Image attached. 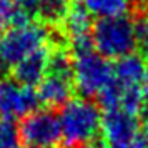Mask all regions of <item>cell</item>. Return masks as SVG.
I'll return each instance as SVG.
<instances>
[{"mask_svg":"<svg viewBox=\"0 0 148 148\" xmlns=\"http://www.w3.org/2000/svg\"><path fill=\"white\" fill-rule=\"evenodd\" d=\"M148 87V67L138 55H128L116 60L113 67V82L100 103L107 110H125L138 115L145 110Z\"/></svg>","mask_w":148,"mask_h":148,"instance_id":"cell-1","label":"cell"},{"mask_svg":"<svg viewBox=\"0 0 148 148\" xmlns=\"http://www.w3.org/2000/svg\"><path fill=\"white\" fill-rule=\"evenodd\" d=\"M70 48L75 88L85 98L100 100L113 82V67L93 48L90 37L73 38Z\"/></svg>","mask_w":148,"mask_h":148,"instance_id":"cell-2","label":"cell"},{"mask_svg":"<svg viewBox=\"0 0 148 148\" xmlns=\"http://www.w3.org/2000/svg\"><path fill=\"white\" fill-rule=\"evenodd\" d=\"M101 120L103 115L95 101L90 98H70L58 113L62 141L72 148L93 143L101 132Z\"/></svg>","mask_w":148,"mask_h":148,"instance_id":"cell-3","label":"cell"},{"mask_svg":"<svg viewBox=\"0 0 148 148\" xmlns=\"http://www.w3.org/2000/svg\"><path fill=\"white\" fill-rule=\"evenodd\" d=\"M93 48L107 60H120L133 53L138 45L136 22L128 15L101 18L90 34Z\"/></svg>","mask_w":148,"mask_h":148,"instance_id":"cell-4","label":"cell"},{"mask_svg":"<svg viewBox=\"0 0 148 148\" xmlns=\"http://www.w3.org/2000/svg\"><path fill=\"white\" fill-rule=\"evenodd\" d=\"M50 45V34L40 23H23L0 35V67L14 68L28 55Z\"/></svg>","mask_w":148,"mask_h":148,"instance_id":"cell-5","label":"cell"},{"mask_svg":"<svg viewBox=\"0 0 148 148\" xmlns=\"http://www.w3.org/2000/svg\"><path fill=\"white\" fill-rule=\"evenodd\" d=\"M73 87L70 53L57 48L52 53L47 75L38 83V100L47 107H63L70 100Z\"/></svg>","mask_w":148,"mask_h":148,"instance_id":"cell-6","label":"cell"},{"mask_svg":"<svg viewBox=\"0 0 148 148\" xmlns=\"http://www.w3.org/2000/svg\"><path fill=\"white\" fill-rule=\"evenodd\" d=\"M40 103L34 87L15 78H0V118L18 120L37 110Z\"/></svg>","mask_w":148,"mask_h":148,"instance_id":"cell-7","label":"cell"},{"mask_svg":"<svg viewBox=\"0 0 148 148\" xmlns=\"http://www.w3.org/2000/svg\"><path fill=\"white\" fill-rule=\"evenodd\" d=\"M18 133L27 147L53 148L62 140L58 115L50 110H35L22 120Z\"/></svg>","mask_w":148,"mask_h":148,"instance_id":"cell-8","label":"cell"},{"mask_svg":"<svg viewBox=\"0 0 148 148\" xmlns=\"http://www.w3.org/2000/svg\"><path fill=\"white\" fill-rule=\"evenodd\" d=\"M101 133L110 148L123 145L138 136V118L125 110H107L101 120Z\"/></svg>","mask_w":148,"mask_h":148,"instance_id":"cell-9","label":"cell"},{"mask_svg":"<svg viewBox=\"0 0 148 148\" xmlns=\"http://www.w3.org/2000/svg\"><path fill=\"white\" fill-rule=\"evenodd\" d=\"M52 53H53V48L48 45V47H43L37 52H34L32 55H28L27 58L18 62L12 68L14 70V78L25 83V85H30V87L38 85L48 72Z\"/></svg>","mask_w":148,"mask_h":148,"instance_id":"cell-10","label":"cell"},{"mask_svg":"<svg viewBox=\"0 0 148 148\" xmlns=\"http://www.w3.org/2000/svg\"><path fill=\"white\" fill-rule=\"evenodd\" d=\"M30 17L47 23L63 22L70 10V0H22Z\"/></svg>","mask_w":148,"mask_h":148,"instance_id":"cell-11","label":"cell"},{"mask_svg":"<svg viewBox=\"0 0 148 148\" xmlns=\"http://www.w3.org/2000/svg\"><path fill=\"white\" fill-rule=\"evenodd\" d=\"M82 7L92 17L101 20L127 15L130 8V0H82Z\"/></svg>","mask_w":148,"mask_h":148,"instance_id":"cell-12","label":"cell"},{"mask_svg":"<svg viewBox=\"0 0 148 148\" xmlns=\"http://www.w3.org/2000/svg\"><path fill=\"white\" fill-rule=\"evenodd\" d=\"M92 15L88 14L82 5H75L70 7L67 17H65V28H67L68 35L73 38H82V37H90V28H92Z\"/></svg>","mask_w":148,"mask_h":148,"instance_id":"cell-13","label":"cell"},{"mask_svg":"<svg viewBox=\"0 0 148 148\" xmlns=\"http://www.w3.org/2000/svg\"><path fill=\"white\" fill-rule=\"evenodd\" d=\"M20 133L14 121L0 118V148H18Z\"/></svg>","mask_w":148,"mask_h":148,"instance_id":"cell-14","label":"cell"},{"mask_svg":"<svg viewBox=\"0 0 148 148\" xmlns=\"http://www.w3.org/2000/svg\"><path fill=\"white\" fill-rule=\"evenodd\" d=\"M136 34H138V45L148 57V5L141 10L136 20Z\"/></svg>","mask_w":148,"mask_h":148,"instance_id":"cell-15","label":"cell"},{"mask_svg":"<svg viewBox=\"0 0 148 148\" xmlns=\"http://www.w3.org/2000/svg\"><path fill=\"white\" fill-rule=\"evenodd\" d=\"M112 148H147V145H145V140H143V138L136 136L135 140L127 141V143H123V145H118V147H112Z\"/></svg>","mask_w":148,"mask_h":148,"instance_id":"cell-16","label":"cell"},{"mask_svg":"<svg viewBox=\"0 0 148 148\" xmlns=\"http://www.w3.org/2000/svg\"><path fill=\"white\" fill-rule=\"evenodd\" d=\"M143 140L148 141V107L145 108V125H143Z\"/></svg>","mask_w":148,"mask_h":148,"instance_id":"cell-17","label":"cell"},{"mask_svg":"<svg viewBox=\"0 0 148 148\" xmlns=\"http://www.w3.org/2000/svg\"><path fill=\"white\" fill-rule=\"evenodd\" d=\"M77 148H105V147H101V145H98V143H88V145H83V147H77Z\"/></svg>","mask_w":148,"mask_h":148,"instance_id":"cell-18","label":"cell"},{"mask_svg":"<svg viewBox=\"0 0 148 148\" xmlns=\"http://www.w3.org/2000/svg\"><path fill=\"white\" fill-rule=\"evenodd\" d=\"M145 145H147V148H148V141H145Z\"/></svg>","mask_w":148,"mask_h":148,"instance_id":"cell-19","label":"cell"},{"mask_svg":"<svg viewBox=\"0 0 148 148\" xmlns=\"http://www.w3.org/2000/svg\"><path fill=\"white\" fill-rule=\"evenodd\" d=\"M25 148H35V147H25Z\"/></svg>","mask_w":148,"mask_h":148,"instance_id":"cell-20","label":"cell"}]
</instances>
